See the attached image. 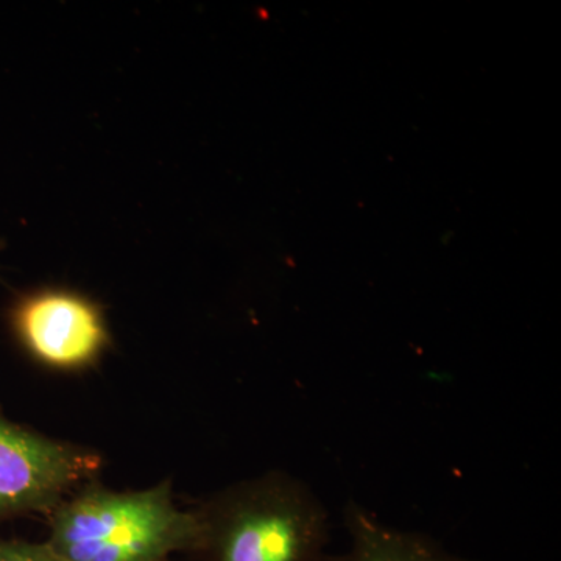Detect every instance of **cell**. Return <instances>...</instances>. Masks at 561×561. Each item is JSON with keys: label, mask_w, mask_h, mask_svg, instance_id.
I'll return each mask as SVG.
<instances>
[{"label": "cell", "mask_w": 561, "mask_h": 561, "mask_svg": "<svg viewBox=\"0 0 561 561\" xmlns=\"http://www.w3.org/2000/svg\"><path fill=\"white\" fill-rule=\"evenodd\" d=\"M46 542L61 561H169L201 551L197 508L173 501L171 482L138 491L83 483L47 515Z\"/></svg>", "instance_id": "6da1fadb"}, {"label": "cell", "mask_w": 561, "mask_h": 561, "mask_svg": "<svg viewBox=\"0 0 561 561\" xmlns=\"http://www.w3.org/2000/svg\"><path fill=\"white\" fill-rule=\"evenodd\" d=\"M203 561H327L330 516L287 472L234 483L197 507Z\"/></svg>", "instance_id": "7a4b0ae2"}, {"label": "cell", "mask_w": 561, "mask_h": 561, "mask_svg": "<svg viewBox=\"0 0 561 561\" xmlns=\"http://www.w3.org/2000/svg\"><path fill=\"white\" fill-rule=\"evenodd\" d=\"M101 454L46 437L0 413V523L49 515L72 491L94 481Z\"/></svg>", "instance_id": "3957f363"}, {"label": "cell", "mask_w": 561, "mask_h": 561, "mask_svg": "<svg viewBox=\"0 0 561 561\" xmlns=\"http://www.w3.org/2000/svg\"><path fill=\"white\" fill-rule=\"evenodd\" d=\"M9 319L22 350L54 371L90 370L111 343L101 306L79 291L58 287L28 291L11 306Z\"/></svg>", "instance_id": "277c9868"}, {"label": "cell", "mask_w": 561, "mask_h": 561, "mask_svg": "<svg viewBox=\"0 0 561 561\" xmlns=\"http://www.w3.org/2000/svg\"><path fill=\"white\" fill-rule=\"evenodd\" d=\"M343 523L350 549L335 561H478L446 551L430 535L387 526L356 501L343 508Z\"/></svg>", "instance_id": "5b68a950"}, {"label": "cell", "mask_w": 561, "mask_h": 561, "mask_svg": "<svg viewBox=\"0 0 561 561\" xmlns=\"http://www.w3.org/2000/svg\"><path fill=\"white\" fill-rule=\"evenodd\" d=\"M0 561H61L50 551L46 542L2 540L0 538Z\"/></svg>", "instance_id": "8992f818"}]
</instances>
